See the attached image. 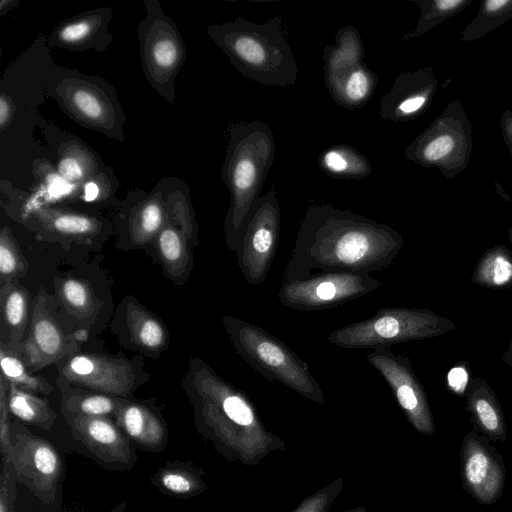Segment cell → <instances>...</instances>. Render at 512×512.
<instances>
[{
    "label": "cell",
    "instance_id": "21",
    "mask_svg": "<svg viewBox=\"0 0 512 512\" xmlns=\"http://www.w3.org/2000/svg\"><path fill=\"white\" fill-rule=\"evenodd\" d=\"M73 432L96 454L110 461L127 462L129 446L108 417L63 413Z\"/></svg>",
    "mask_w": 512,
    "mask_h": 512
},
{
    "label": "cell",
    "instance_id": "3",
    "mask_svg": "<svg viewBox=\"0 0 512 512\" xmlns=\"http://www.w3.org/2000/svg\"><path fill=\"white\" fill-rule=\"evenodd\" d=\"M275 152L274 135L267 123L253 120L229 125L221 175L230 193L224 233L231 252H235L237 235L244 219L260 197L275 160Z\"/></svg>",
    "mask_w": 512,
    "mask_h": 512
},
{
    "label": "cell",
    "instance_id": "32",
    "mask_svg": "<svg viewBox=\"0 0 512 512\" xmlns=\"http://www.w3.org/2000/svg\"><path fill=\"white\" fill-rule=\"evenodd\" d=\"M33 173L39 187L36 198L39 197L40 201L28 214L38 208L52 206V204L83 200L82 186L63 178L51 163L43 159L35 161Z\"/></svg>",
    "mask_w": 512,
    "mask_h": 512
},
{
    "label": "cell",
    "instance_id": "28",
    "mask_svg": "<svg viewBox=\"0 0 512 512\" xmlns=\"http://www.w3.org/2000/svg\"><path fill=\"white\" fill-rule=\"evenodd\" d=\"M364 45L359 31L346 25L335 35V43L323 49L324 83H327L363 62Z\"/></svg>",
    "mask_w": 512,
    "mask_h": 512
},
{
    "label": "cell",
    "instance_id": "25",
    "mask_svg": "<svg viewBox=\"0 0 512 512\" xmlns=\"http://www.w3.org/2000/svg\"><path fill=\"white\" fill-rule=\"evenodd\" d=\"M377 83V74L362 62L324 84L337 105L354 110L372 98Z\"/></svg>",
    "mask_w": 512,
    "mask_h": 512
},
{
    "label": "cell",
    "instance_id": "2",
    "mask_svg": "<svg viewBox=\"0 0 512 512\" xmlns=\"http://www.w3.org/2000/svg\"><path fill=\"white\" fill-rule=\"evenodd\" d=\"M207 34L248 79L275 87L295 84L298 66L280 16L261 24L238 17L209 26Z\"/></svg>",
    "mask_w": 512,
    "mask_h": 512
},
{
    "label": "cell",
    "instance_id": "8",
    "mask_svg": "<svg viewBox=\"0 0 512 512\" xmlns=\"http://www.w3.org/2000/svg\"><path fill=\"white\" fill-rule=\"evenodd\" d=\"M198 236L189 189L185 183L169 178L165 219L153 242L165 275L175 284H183L191 273Z\"/></svg>",
    "mask_w": 512,
    "mask_h": 512
},
{
    "label": "cell",
    "instance_id": "23",
    "mask_svg": "<svg viewBox=\"0 0 512 512\" xmlns=\"http://www.w3.org/2000/svg\"><path fill=\"white\" fill-rule=\"evenodd\" d=\"M168 183L169 178L162 179L131 209L128 217V233L135 246L140 247L153 242L162 228Z\"/></svg>",
    "mask_w": 512,
    "mask_h": 512
},
{
    "label": "cell",
    "instance_id": "41",
    "mask_svg": "<svg viewBox=\"0 0 512 512\" xmlns=\"http://www.w3.org/2000/svg\"><path fill=\"white\" fill-rule=\"evenodd\" d=\"M470 382L468 362L463 361L452 367L446 376L447 389L453 394L464 397Z\"/></svg>",
    "mask_w": 512,
    "mask_h": 512
},
{
    "label": "cell",
    "instance_id": "7",
    "mask_svg": "<svg viewBox=\"0 0 512 512\" xmlns=\"http://www.w3.org/2000/svg\"><path fill=\"white\" fill-rule=\"evenodd\" d=\"M137 34L144 75L167 102H175V80L186 60V46L173 20L156 0L145 2Z\"/></svg>",
    "mask_w": 512,
    "mask_h": 512
},
{
    "label": "cell",
    "instance_id": "14",
    "mask_svg": "<svg viewBox=\"0 0 512 512\" xmlns=\"http://www.w3.org/2000/svg\"><path fill=\"white\" fill-rule=\"evenodd\" d=\"M384 378L413 425L421 432H435L433 416L425 389L406 355L395 354L390 346L373 349L366 357Z\"/></svg>",
    "mask_w": 512,
    "mask_h": 512
},
{
    "label": "cell",
    "instance_id": "11",
    "mask_svg": "<svg viewBox=\"0 0 512 512\" xmlns=\"http://www.w3.org/2000/svg\"><path fill=\"white\" fill-rule=\"evenodd\" d=\"M382 285L366 272L319 271L304 278L282 280L277 296L290 309L317 311L355 300Z\"/></svg>",
    "mask_w": 512,
    "mask_h": 512
},
{
    "label": "cell",
    "instance_id": "22",
    "mask_svg": "<svg viewBox=\"0 0 512 512\" xmlns=\"http://www.w3.org/2000/svg\"><path fill=\"white\" fill-rule=\"evenodd\" d=\"M465 410L471 415L472 430L486 436L490 441L507 438L504 413L496 394L486 379L470 380L465 393Z\"/></svg>",
    "mask_w": 512,
    "mask_h": 512
},
{
    "label": "cell",
    "instance_id": "35",
    "mask_svg": "<svg viewBox=\"0 0 512 512\" xmlns=\"http://www.w3.org/2000/svg\"><path fill=\"white\" fill-rule=\"evenodd\" d=\"M473 0H411L420 11L414 30L405 34L401 40L416 39L445 20L464 10Z\"/></svg>",
    "mask_w": 512,
    "mask_h": 512
},
{
    "label": "cell",
    "instance_id": "10",
    "mask_svg": "<svg viewBox=\"0 0 512 512\" xmlns=\"http://www.w3.org/2000/svg\"><path fill=\"white\" fill-rule=\"evenodd\" d=\"M54 97L62 109L84 127L110 138L123 139L125 120L113 89L103 80L80 74H67L54 88Z\"/></svg>",
    "mask_w": 512,
    "mask_h": 512
},
{
    "label": "cell",
    "instance_id": "6",
    "mask_svg": "<svg viewBox=\"0 0 512 512\" xmlns=\"http://www.w3.org/2000/svg\"><path fill=\"white\" fill-rule=\"evenodd\" d=\"M473 148L472 124L459 100L443 112L405 149L404 156L424 168H436L447 179L462 173Z\"/></svg>",
    "mask_w": 512,
    "mask_h": 512
},
{
    "label": "cell",
    "instance_id": "9",
    "mask_svg": "<svg viewBox=\"0 0 512 512\" xmlns=\"http://www.w3.org/2000/svg\"><path fill=\"white\" fill-rule=\"evenodd\" d=\"M280 224V205L271 186L252 204L236 239L237 264L251 285L262 284L268 276L279 245Z\"/></svg>",
    "mask_w": 512,
    "mask_h": 512
},
{
    "label": "cell",
    "instance_id": "42",
    "mask_svg": "<svg viewBox=\"0 0 512 512\" xmlns=\"http://www.w3.org/2000/svg\"><path fill=\"white\" fill-rule=\"evenodd\" d=\"M162 485L175 494H187L192 489L191 479L179 471H168L161 476Z\"/></svg>",
    "mask_w": 512,
    "mask_h": 512
},
{
    "label": "cell",
    "instance_id": "19",
    "mask_svg": "<svg viewBox=\"0 0 512 512\" xmlns=\"http://www.w3.org/2000/svg\"><path fill=\"white\" fill-rule=\"evenodd\" d=\"M112 9L101 7L59 23L51 32V45L72 51H103L112 41L108 25Z\"/></svg>",
    "mask_w": 512,
    "mask_h": 512
},
{
    "label": "cell",
    "instance_id": "38",
    "mask_svg": "<svg viewBox=\"0 0 512 512\" xmlns=\"http://www.w3.org/2000/svg\"><path fill=\"white\" fill-rule=\"evenodd\" d=\"M28 271V262L8 226L0 231V285L18 281Z\"/></svg>",
    "mask_w": 512,
    "mask_h": 512
},
{
    "label": "cell",
    "instance_id": "18",
    "mask_svg": "<svg viewBox=\"0 0 512 512\" xmlns=\"http://www.w3.org/2000/svg\"><path fill=\"white\" fill-rule=\"evenodd\" d=\"M29 215L38 225V240L90 244L103 229L98 218L61 207H42Z\"/></svg>",
    "mask_w": 512,
    "mask_h": 512
},
{
    "label": "cell",
    "instance_id": "31",
    "mask_svg": "<svg viewBox=\"0 0 512 512\" xmlns=\"http://www.w3.org/2000/svg\"><path fill=\"white\" fill-rule=\"evenodd\" d=\"M55 295L62 307L80 320L94 319L101 301L96 297L89 282L75 277H59L54 280Z\"/></svg>",
    "mask_w": 512,
    "mask_h": 512
},
{
    "label": "cell",
    "instance_id": "15",
    "mask_svg": "<svg viewBox=\"0 0 512 512\" xmlns=\"http://www.w3.org/2000/svg\"><path fill=\"white\" fill-rule=\"evenodd\" d=\"M460 477L463 490L483 505L495 503L505 486L502 455L490 444V439L474 430L462 440Z\"/></svg>",
    "mask_w": 512,
    "mask_h": 512
},
{
    "label": "cell",
    "instance_id": "13",
    "mask_svg": "<svg viewBox=\"0 0 512 512\" xmlns=\"http://www.w3.org/2000/svg\"><path fill=\"white\" fill-rule=\"evenodd\" d=\"M48 298L41 288L35 297L28 334L16 350L31 373L78 353L87 338L84 330L64 334L50 312Z\"/></svg>",
    "mask_w": 512,
    "mask_h": 512
},
{
    "label": "cell",
    "instance_id": "43",
    "mask_svg": "<svg viewBox=\"0 0 512 512\" xmlns=\"http://www.w3.org/2000/svg\"><path fill=\"white\" fill-rule=\"evenodd\" d=\"M16 107L10 96L5 93L0 95V128L4 131L10 125L15 114Z\"/></svg>",
    "mask_w": 512,
    "mask_h": 512
},
{
    "label": "cell",
    "instance_id": "27",
    "mask_svg": "<svg viewBox=\"0 0 512 512\" xmlns=\"http://www.w3.org/2000/svg\"><path fill=\"white\" fill-rule=\"evenodd\" d=\"M117 425L133 440L147 447L159 446L165 438L160 417L148 406L129 399L114 416Z\"/></svg>",
    "mask_w": 512,
    "mask_h": 512
},
{
    "label": "cell",
    "instance_id": "24",
    "mask_svg": "<svg viewBox=\"0 0 512 512\" xmlns=\"http://www.w3.org/2000/svg\"><path fill=\"white\" fill-rule=\"evenodd\" d=\"M61 394L62 413L85 416H115L128 398L115 397L74 385L59 376L55 381Z\"/></svg>",
    "mask_w": 512,
    "mask_h": 512
},
{
    "label": "cell",
    "instance_id": "44",
    "mask_svg": "<svg viewBox=\"0 0 512 512\" xmlns=\"http://www.w3.org/2000/svg\"><path fill=\"white\" fill-rule=\"evenodd\" d=\"M500 126L505 144L512 156V110H506L502 113Z\"/></svg>",
    "mask_w": 512,
    "mask_h": 512
},
{
    "label": "cell",
    "instance_id": "33",
    "mask_svg": "<svg viewBox=\"0 0 512 512\" xmlns=\"http://www.w3.org/2000/svg\"><path fill=\"white\" fill-rule=\"evenodd\" d=\"M471 282L496 290L512 287V251L502 244L487 249L474 267Z\"/></svg>",
    "mask_w": 512,
    "mask_h": 512
},
{
    "label": "cell",
    "instance_id": "40",
    "mask_svg": "<svg viewBox=\"0 0 512 512\" xmlns=\"http://www.w3.org/2000/svg\"><path fill=\"white\" fill-rule=\"evenodd\" d=\"M8 385L3 377L0 376V434L2 450L7 454L8 458L12 452L13 446L11 441V431L9 425V408H8Z\"/></svg>",
    "mask_w": 512,
    "mask_h": 512
},
{
    "label": "cell",
    "instance_id": "36",
    "mask_svg": "<svg viewBox=\"0 0 512 512\" xmlns=\"http://www.w3.org/2000/svg\"><path fill=\"white\" fill-rule=\"evenodd\" d=\"M1 377L10 384L33 393L48 395L53 386L41 376L33 375L17 352L9 350L0 342Z\"/></svg>",
    "mask_w": 512,
    "mask_h": 512
},
{
    "label": "cell",
    "instance_id": "26",
    "mask_svg": "<svg viewBox=\"0 0 512 512\" xmlns=\"http://www.w3.org/2000/svg\"><path fill=\"white\" fill-rule=\"evenodd\" d=\"M29 306V291L18 281L0 285L2 329H5L7 334V342L3 343L11 351L16 352L24 339V332L28 324Z\"/></svg>",
    "mask_w": 512,
    "mask_h": 512
},
{
    "label": "cell",
    "instance_id": "5",
    "mask_svg": "<svg viewBox=\"0 0 512 512\" xmlns=\"http://www.w3.org/2000/svg\"><path fill=\"white\" fill-rule=\"evenodd\" d=\"M456 328L449 318L429 308L383 307L369 318L347 324L327 337L341 348H372L425 340Z\"/></svg>",
    "mask_w": 512,
    "mask_h": 512
},
{
    "label": "cell",
    "instance_id": "34",
    "mask_svg": "<svg viewBox=\"0 0 512 512\" xmlns=\"http://www.w3.org/2000/svg\"><path fill=\"white\" fill-rule=\"evenodd\" d=\"M8 408L19 420L48 429L54 423L56 413L49 402L33 392L23 390L7 382Z\"/></svg>",
    "mask_w": 512,
    "mask_h": 512
},
{
    "label": "cell",
    "instance_id": "16",
    "mask_svg": "<svg viewBox=\"0 0 512 512\" xmlns=\"http://www.w3.org/2000/svg\"><path fill=\"white\" fill-rule=\"evenodd\" d=\"M438 88L434 67H421L400 73L388 93L380 99V118L406 122L422 116L432 103Z\"/></svg>",
    "mask_w": 512,
    "mask_h": 512
},
{
    "label": "cell",
    "instance_id": "12",
    "mask_svg": "<svg viewBox=\"0 0 512 512\" xmlns=\"http://www.w3.org/2000/svg\"><path fill=\"white\" fill-rule=\"evenodd\" d=\"M59 376L70 383L104 393L128 398L144 381V372L123 357L97 353H76L57 363Z\"/></svg>",
    "mask_w": 512,
    "mask_h": 512
},
{
    "label": "cell",
    "instance_id": "46",
    "mask_svg": "<svg viewBox=\"0 0 512 512\" xmlns=\"http://www.w3.org/2000/svg\"><path fill=\"white\" fill-rule=\"evenodd\" d=\"M508 237H509V240H510V242H511V244H512V226H510V227L508 228Z\"/></svg>",
    "mask_w": 512,
    "mask_h": 512
},
{
    "label": "cell",
    "instance_id": "1",
    "mask_svg": "<svg viewBox=\"0 0 512 512\" xmlns=\"http://www.w3.org/2000/svg\"><path fill=\"white\" fill-rule=\"evenodd\" d=\"M404 244L399 232L350 209L310 204L300 221L283 280L319 271L372 273L388 268Z\"/></svg>",
    "mask_w": 512,
    "mask_h": 512
},
{
    "label": "cell",
    "instance_id": "20",
    "mask_svg": "<svg viewBox=\"0 0 512 512\" xmlns=\"http://www.w3.org/2000/svg\"><path fill=\"white\" fill-rule=\"evenodd\" d=\"M117 318L126 331L128 341L149 357L157 356L169 344V333L162 320L132 296L118 307Z\"/></svg>",
    "mask_w": 512,
    "mask_h": 512
},
{
    "label": "cell",
    "instance_id": "29",
    "mask_svg": "<svg viewBox=\"0 0 512 512\" xmlns=\"http://www.w3.org/2000/svg\"><path fill=\"white\" fill-rule=\"evenodd\" d=\"M56 169L69 182L82 186L98 175L103 170V165L97 154L85 144L69 140L58 149Z\"/></svg>",
    "mask_w": 512,
    "mask_h": 512
},
{
    "label": "cell",
    "instance_id": "39",
    "mask_svg": "<svg viewBox=\"0 0 512 512\" xmlns=\"http://www.w3.org/2000/svg\"><path fill=\"white\" fill-rule=\"evenodd\" d=\"M83 201H103L112 195V180L104 169L95 177L86 181L83 185Z\"/></svg>",
    "mask_w": 512,
    "mask_h": 512
},
{
    "label": "cell",
    "instance_id": "45",
    "mask_svg": "<svg viewBox=\"0 0 512 512\" xmlns=\"http://www.w3.org/2000/svg\"><path fill=\"white\" fill-rule=\"evenodd\" d=\"M502 360L505 364L512 367V339L509 342L507 350L502 355Z\"/></svg>",
    "mask_w": 512,
    "mask_h": 512
},
{
    "label": "cell",
    "instance_id": "4",
    "mask_svg": "<svg viewBox=\"0 0 512 512\" xmlns=\"http://www.w3.org/2000/svg\"><path fill=\"white\" fill-rule=\"evenodd\" d=\"M221 323L237 354L266 380L279 382L314 401H323L321 387L307 363L282 340L235 316H223Z\"/></svg>",
    "mask_w": 512,
    "mask_h": 512
},
{
    "label": "cell",
    "instance_id": "30",
    "mask_svg": "<svg viewBox=\"0 0 512 512\" xmlns=\"http://www.w3.org/2000/svg\"><path fill=\"white\" fill-rule=\"evenodd\" d=\"M322 172L334 179H364L372 173L368 158L352 146L337 144L324 149L318 159Z\"/></svg>",
    "mask_w": 512,
    "mask_h": 512
},
{
    "label": "cell",
    "instance_id": "37",
    "mask_svg": "<svg viewBox=\"0 0 512 512\" xmlns=\"http://www.w3.org/2000/svg\"><path fill=\"white\" fill-rule=\"evenodd\" d=\"M511 18L512 0H482L477 14L463 29L461 40H478Z\"/></svg>",
    "mask_w": 512,
    "mask_h": 512
},
{
    "label": "cell",
    "instance_id": "17",
    "mask_svg": "<svg viewBox=\"0 0 512 512\" xmlns=\"http://www.w3.org/2000/svg\"><path fill=\"white\" fill-rule=\"evenodd\" d=\"M8 461H12L20 478L41 494L55 487L61 465L56 451L43 439L17 434Z\"/></svg>",
    "mask_w": 512,
    "mask_h": 512
}]
</instances>
